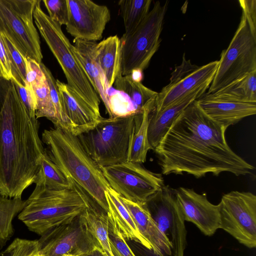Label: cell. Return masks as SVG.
<instances>
[{"label": "cell", "instance_id": "6da1fadb", "mask_svg": "<svg viewBox=\"0 0 256 256\" xmlns=\"http://www.w3.org/2000/svg\"><path fill=\"white\" fill-rule=\"evenodd\" d=\"M196 100L182 112L154 150L162 174L186 173L196 178L209 173L251 174L254 167L228 145L226 129L209 118Z\"/></svg>", "mask_w": 256, "mask_h": 256}, {"label": "cell", "instance_id": "7a4b0ae2", "mask_svg": "<svg viewBox=\"0 0 256 256\" xmlns=\"http://www.w3.org/2000/svg\"><path fill=\"white\" fill-rule=\"evenodd\" d=\"M0 196L22 198L34 184L45 148L40 122L22 101L12 80L0 79Z\"/></svg>", "mask_w": 256, "mask_h": 256}, {"label": "cell", "instance_id": "3957f363", "mask_svg": "<svg viewBox=\"0 0 256 256\" xmlns=\"http://www.w3.org/2000/svg\"><path fill=\"white\" fill-rule=\"evenodd\" d=\"M42 140L48 156L84 196L90 208L107 214L106 192L110 188L78 136L54 127L43 131Z\"/></svg>", "mask_w": 256, "mask_h": 256}, {"label": "cell", "instance_id": "277c9868", "mask_svg": "<svg viewBox=\"0 0 256 256\" xmlns=\"http://www.w3.org/2000/svg\"><path fill=\"white\" fill-rule=\"evenodd\" d=\"M88 208L87 200L74 184L62 190L35 184L18 216L30 230L42 236L54 228L72 221Z\"/></svg>", "mask_w": 256, "mask_h": 256}, {"label": "cell", "instance_id": "5b68a950", "mask_svg": "<svg viewBox=\"0 0 256 256\" xmlns=\"http://www.w3.org/2000/svg\"><path fill=\"white\" fill-rule=\"evenodd\" d=\"M40 2L38 0L34 10V22L60 66L66 78V84L86 103L100 112V98L76 58L74 46L63 32L62 26L42 10Z\"/></svg>", "mask_w": 256, "mask_h": 256}, {"label": "cell", "instance_id": "8992f818", "mask_svg": "<svg viewBox=\"0 0 256 256\" xmlns=\"http://www.w3.org/2000/svg\"><path fill=\"white\" fill-rule=\"evenodd\" d=\"M134 116L102 118L94 128L77 136L84 150L99 167L128 161Z\"/></svg>", "mask_w": 256, "mask_h": 256}, {"label": "cell", "instance_id": "52a82bcc", "mask_svg": "<svg viewBox=\"0 0 256 256\" xmlns=\"http://www.w3.org/2000/svg\"><path fill=\"white\" fill-rule=\"evenodd\" d=\"M168 2H156L145 18L132 33L123 34L120 40L122 76L142 71L158 49L160 34Z\"/></svg>", "mask_w": 256, "mask_h": 256}, {"label": "cell", "instance_id": "ba28073f", "mask_svg": "<svg viewBox=\"0 0 256 256\" xmlns=\"http://www.w3.org/2000/svg\"><path fill=\"white\" fill-rule=\"evenodd\" d=\"M38 0H0V34L21 55L42 62V54L34 11Z\"/></svg>", "mask_w": 256, "mask_h": 256}, {"label": "cell", "instance_id": "9c48e42d", "mask_svg": "<svg viewBox=\"0 0 256 256\" xmlns=\"http://www.w3.org/2000/svg\"><path fill=\"white\" fill-rule=\"evenodd\" d=\"M254 71H256V36L242 14L229 46L220 55L208 93H214Z\"/></svg>", "mask_w": 256, "mask_h": 256}, {"label": "cell", "instance_id": "30bf717a", "mask_svg": "<svg viewBox=\"0 0 256 256\" xmlns=\"http://www.w3.org/2000/svg\"><path fill=\"white\" fill-rule=\"evenodd\" d=\"M219 228L249 248L256 246V196L248 192L232 191L218 204Z\"/></svg>", "mask_w": 256, "mask_h": 256}, {"label": "cell", "instance_id": "8fae6325", "mask_svg": "<svg viewBox=\"0 0 256 256\" xmlns=\"http://www.w3.org/2000/svg\"><path fill=\"white\" fill-rule=\"evenodd\" d=\"M110 188L126 200L144 202L164 186L161 174L152 172L141 164L126 161L100 168Z\"/></svg>", "mask_w": 256, "mask_h": 256}, {"label": "cell", "instance_id": "7c38bea8", "mask_svg": "<svg viewBox=\"0 0 256 256\" xmlns=\"http://www.w3.org/2000/svg\"><path fill=\"white\" fill-rule=\"evenodd\" d=\"M144 204L156 226L170 243V256H184L186 230L173 188L163 186Z\"/></svg>", "mask_w": 256, "mask_h": 256}, {"label": "cell", "instance_id": "4fadbf2b", "mask_svg": "<svg viewBox=\"0 0 256 256\" xmlns=\"http://www.w3.org/2000/svg\"><path fill=\"white\" fill-rule=\"evenodd\" d=\"M218 64V60H214L198 66L186 60L184 54L182 63L172 72L168 84L158 93L152 110L160 112L197 88L210 85Z\"/></svg>", "mask_w": 256, "mask_h": 256}, {"label": "cell", "instance_id": "5bb4252c", "mask_svg": "<svg viewBox=\"0 0 256 256\" xmlns=\"http://www.w3.org/2000/svg\"><path fill=\"white\" fill-rule=\"evenodd\" d=\"M38 242L43 256H62L66 254L80 256L96 248L80 216L68 223L48 230Z\"/></svg>", "mask_w": 256, "mask_h": 256}, {"label": "cell", "instance_id": "9a60e30c", "mask_svg": "<svg viewBox=\"0 0 256 256\" xmlns=\"http://www.w3.org/2000/svg\"><path fill=\"white\" fill-rule=\"evenodd\" d=\"M68 21L67 32L74 39L96 42L102 37L110 12L104 5L90 0H67Z\"/></svg>", "mask_w": 256, "mask_h": 256}, {"label": "cell", "instance_id": "2e32d148", "mask_svg": "<svg viewBox=\"0 0 256 256\" xmlns=\"http://www.w3.org/2000/svg\"><path fill=\"white\" fill-rule=\"evenodd\" d=\"M173 190L184 220L193 223L204 235L212 236L220 226L218 204L192 189L180 187Z\"/></svg>", "mask_w": 256, "mask_h": 256}, {"label": "cell", "instance_id": "e0dca14e", "mask_svg": "<svg viewBox=\"0 0 256 256\" xmlns=\"http://www.w3.org/2000/svg\"><path fill=\"white\" fill-rule=\"evenodd\" d=\"M200 110L225 128L256 114V103L234 101L204 94L196 100Z\"/></svg>", "mask_w": 256, "mask_h": 256}, {"label": "cell", "instance_id": "ac0fdd59", "mask_svg": "<svg viewBox=\"0 0 256 256\" xmlns=\"http://www.w3.org/2000/svg\"><path fill=\"white\" fill-rule=\"evenodd\" d=\"M70 132L76 136L94 128L102 117L78 96L66 84L56 80Z\"/></svg>", "mask_w": 256, "mask_h": 256}, {"label": "cell", "instance_id": "d6986e66", "mask_svg": "<svg viewBox=\"0 0 256 256\" xmlns=\"http://www.w3.org/2000/svg\"><path fill=\"white\" fill-rule=\"evenodd\" d=\"M210 85L205 84L193 90L162 110H152L148 116V138L151 150H154L174 121L192 102L205 94Z\"/></svg>", "mask_w": 256, "mask_h": 256}, {"label": "cell", "instance_id": "ffe728a7", "mask_svg": "<svg viewBox=\"0 0 256 256\" xmlns=\"http://www.w3.org/2000/svg\"><path fill=\"white\" fill-rule=\"evenodd\" d=\"M73 42L74 53L110 118L112 113V98L108 94L109 88L96 59L95 47L97 43L80 39H74Z\"/></svg>", "mask_w": 256, "mask_h": 256}, {"label": "cell", "instance_id": "44dd1931", "mask_svg": "<svg viewBox=\"0 0 256 256\" xmlns=\"http://www.w3.org/2000/svg\"><path fill=\"white\" fill-rule=\"evenodd\" d=\"M108 212L107 215L113 226L126 240H130L152 252V247L139 232L130 213L120 196L111 188L106 192Z\"/></svg>", "mask_w": 256, "mask_h": 256}, {"label": "cell", "instance_id": "7402d4cb", "mask_svg": "<svg viewBox=\"0 0 256 256\" xmlns=\"http://www.w3.org/2000/svg\"><path fill=\"white\" fill-rule=\"evenodd\" d=\"M96 60L108 88L120 74V40L116 36H110L97 43L95 47Z\"/></svg>", "mask_w": 256, "mask_h": 256}, {"label": "cell", "instance_id": "603a6c76", "mask_svg": "<svg viewBox=\"0 0 256 256\" xmlns=\"http://www.w3.org/2000/svg\"><path fill=\"white\" fill-rule=\"evenodd\" d=\"M80 218L92 238L96 248L104 256H114L110 246L107 214L88 208L80 215Z\"/></svg>", "mask_w": 256, "mask_h": 256}, {"label": "cell", "instance_id": "cb8c5ba5", "mask_svg": "<svg viewBox=\"0 0 256 256\" xmlns=\"http://www.w3.org/2000/svg\"><path fill=\"white\" fill-rule=\"evenodd\" d=\"M156 101V100H155ZM155 102L149 104L141 112L134 116V126L128 150V161L142 164L151 150L148 138V116Z\"/></svg>", "mask_w": 256, "mask_h": 256}, {"label": "cell", "instance_id": "d4e9b609", "mask_svg": "<svg viewBox=\"0 0 256 256\" xmlns=\"http://www.w3.org/2000/svg\"><path fill=\"white\" fill-rule=\"evenodd\" d=\"M116 90L126 94L138 112L149 104L155 102L158 93L135 80L130 74H120L114 84Z\"/></svg>", "mask_w": 256, "mask_h": 256}, {"label": "cell", "instance_id": "484cf974", "mask_svg": "<svg viewBox=\"0 0 256 256\" xmlns=\"http://www.w3.org/2000/svg\"><path fill=\"white\" fill-rule=\"evenodd\" d=\"M211 94L218 98L256 103V71L246 74Z\"/></svg>", "mask_w": 256, "mask_h": 256}, {"label": "cell", "instance_id": "4316f807", "mask_svg": "<svg viewBox=\"0 0 256 256\" xmlns=\"http://www.w3.org/2000/svg\"><path fill=\"white\" fill-rule=\"evenodd\" d=\"M34 184L53 190H62L74 186L72 182L50 158L46 152L42 156Z\"/></svg>", "mask_w": 256, "mask_h": 256}, {"label": "cell", "instance_id": "83f0119b", "mask_svg": "<svg viewBox=\"0 0 256 256\" xmlns=\"http://www.w3.org/2000/svg\"><path fill=\"white\" fill-rule=\"evenodd\" d=\"M26 200L0 196V250L14 234L12 220L22 210Z\"/></svg>", "mask_w": 256, "mask_h": 256}, {"label": "cell", "instance_id": "f1b7e54d", "mask_svg": "<svg viewBox=\"0 0 256 256\" xmlns=\"http://www.w3.org/2000/svg\"><path fill=\"white\" fill-rule=\"evenodd\" d=\"M152 0H121L118 1L125 32H133L145 18L150 12Z\"/></svg>", "mask_w": 256, "mask_h": 256}, {"label": "cell", "instance_id": "f546056e", "mask_svg": "<svg viewBox=\"0 0 256 256\" xmlns=\"http://www.w3.org/2000/svg\"><path fill=\"white\" fill-rule=\"evenodd\" d=\"M34 92L36 108V118H45L56 126V120L55 110L52 101L50 89L46 79H44L32 86Z\"/></svg>", "mask_w": 256, "mask_h": 256}, {"label": "cell", "instance_id": "4dcf8cb0", "mask_svg": "<svg viewBox=\"0 0 256 256\" xmlns=\"http://www.w3.org/2000/svg\"><path fill=\"white\" fill-rule=\"evenodd\" d=\"M40 66L45 74L56 112V124L54 127L70 132V124L65 114L62 98L57 86L56 80L54 77L50 70L42 62L40 64Z\"/></svg>", "mask_w": 256, "mask_h": 256}, {"label": "cell", "instance_id": "1f68e13d", "mask_svg": "<svg viewBox=\"0 0 256 256\" xmlns=\"http://www.w3.org/2000/svg\"><path fill=\"white\" fill-rule=\"evenodd\" d=\"M1 36L6 49L10 62L12 76V80L18 86H25L26 66L24 56L21 55L5 36L1 34Z\"/></svg>", "mask_w": 256, "mask_h": 256}, {"label": "cell", "instance_id": "d6a6232c", "mask_svg": "<svg viewBox=\"0 0 256 256\" xmlns=\"http://www.w3.org/2000/svg\"><path fill=\"white\" fill-rule=\"evenodd\" d=\"M0 256H43L37 240L15 238Z\"/></svg>", "mask_w": 256, "mask_h": 256}, {"label": "cell", "instance_id": "836d02e7", "mask_svg": "<svg viewBox=\"0 0 256 256\" xmlns=\"http://www.w3.org/2000/svg\"><path fill=\"white\" fill-rule=\"evenodd\" d=\"M108 236L110 248L114 256H136L128 244L126 239L110 220Z\"/></svg>", "mask_w": 256, "mask_h": 256}, {"label": "cell", "instance_id": "e575fe53", "mask_svg": "<svg viewBox=\"0 0 256 256\" xmlns=\"http://www.w3.org/2000/svg\"><path fill=\"white\" fill-rule=\"evenodd\" d=\"M49 17L60 25H66L68 21L67 0H42Z\"/></svg>", "mask_w": 256, "mask_h": 256}, {"label": "cell", "instance_id": "d590c367", "mask_svg": "<svg viewBox=\"0 0 256 256\" xmlns=\"http://www.w3.org/2000/svg\"><path fill=\"white\" fill-rule=\"evenodd\" d=\"M16 86L18 95L28 113L32 116L36 117V100L32 86L27 83L25 86H20L16 84Z\"/></svg>", "mask_w": 256, "mask_h": 256}, {"label": "cell", "instance_id": "8d00e7d4", "mask_svg": "<svg viewBox=\"0 0 256 256\" xmlns=\"http://www.w3.org/2000/svg\"><path fill=\"white\" fill-rule=\"evenodd\" d=\"M26 66V83L31 86L46 79L40 64L30 58L24 57Z\"/></svg>", "mask_w": 256, "mask_h": 256}, {"label": "cell", "instance_id": "74e56055", "mask_svg": "<svg viewBox=\"0 0 256 256\" xmlns=\"http://www.w3.org/2000/svg\"><path fill=\"white\" fill-rule=\"evenodd\" d=\"M242 14L244 16L252 34L256 36V0H240Z\"/></svg>", "mask_w": 256, "mask_h": 256}, {"label": "cell", "instance_id": "f35d334b", "mask_svg": "<svg viewBox=\"0 0 256 256\" xmlns=\"http://www.w3.org/2000/svg\"><path fill=\"white\" fill-rule=\"evenodd\" d=\"M0 65L1 67L2 78L10 80L12 79L10 62L6 49L3 42L0 34Z\"/></svg>", "mask_w": 256, "mask_h": 256}, {"label": "cell", "instance_id": "ab89813d", "mask_svg": "<svg viewBox=\"0 0 256 256\" xmlns=\"http://www.w3.org/2000/svg\"><path fill=\"white\" fill-rule=\"evenodd\" d=\"M80 256H104L102 252L98 249L95 248L94 250L83 254Z\"/></svg>", "mask_w": 256, "mask_h": 256}, {"label": "cell", "instance_id": "60d3db41", "mask_svg": "<svg viewBox=\"0 0 256 256\" xmlns=\"http://www.w3.org/2000/svg\"><path fill=\"white\" fill-rule=\"evenodd\" d=\"M62 256H78L70 254H63Z\"/></svg>", "mask_w": 256, "mask_h": 256}, {"label": "cell", "instance_id": "b9f144b4", "mask_svg": "<svg viewBox=\"0 0 256 256\" xmlns=\"http://www.w3.org/2000/svg\"><path fill=\"white\" fill-rule=\"evenodd\" d=\"M2 70H1V67L0 65V79L2 78Z\"/></svg>", "mask_w": 256, "mask_h": 256}]
</instances>
